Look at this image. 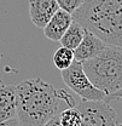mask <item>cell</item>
<instances>
[{
  "label": "cell",
  "mask_w": 122,
  "mask_h": 126,
  "mask_svg": "<svg viewBox=\"0 0 122 126\" xmlns=\"http://www.w3.org/2000/svg\"><path fill=\"white\" fill-rule=\"evenodd\" d=\"M71 22L73 15L62 9H58L54 12V15L51 17V19L47 22V24L42 28L44 34L51 41H59Z\"/></svg>",
  "instance_id": "8"
},
{
  "label": "cell",
  "mask_w": 122,
  "mask_h": 126,
  "mask_svg": "<svg viewBox=\"0 0 122 126\" xmlns=\"http://www.w3.org/2000/svg\"><path fill=\"white\" fill-rule=\"evenodd\" d=\"M44 126H62L61 123H59V118H58V114L56 116H53L51 120H48Z\"/></svg>",
  "instance_id": "16"
},
{
  "label": "cell",
  "mask_w": 122,
  "mask_h": 126,
  "mask_svg": "<svg viewBox=\"0 0 122 126\" xmlns=\"http://www.w3.org/2000/svg\"><path fill=\"white\" fill-rule=\"evenodd\" d=\"M73 19L107 45L122 47V0H83Z\"/></svg>",
  "instance_id": "2"
},
{
  "label": "cell",
  "mask_w": 122,
  "mask_h": 126,
  "mask_svg": "<svg viewBox=\"0 0 122 126\" xmlns=\"http://www.w3.org/2000/svg\"><path fill=\"white\" fill-rule=\"evenodd\" d=\"M74 60H75L74 51L65 46H61L59 48H57V51L53 55V63L59 70L68 68Z\"/></svg>",
  "instance_id": "12"
},
{
  "label": "cell",
  "mask_w": 122,
  "mask_h": 126,
  "mask_svg": "<svg viewBox=\"0 0 122 126\" xmlns=\"http://www.w3.org/2000/svg\"><path fill=\"white\" fill-rule=\"evenodd\" d=\"M59 9L69 12V14H74L77 9L81 6V4L83 2V0H56Z\"/></svg>",
  "instance_id": "13"
},
{
  "label": "cell",
  "mask_w": 122,
  "mask_h": 126,
  "mask_svg": "<svg viewBox=\"0 0 122 126\" xmlns=\"http://www.w3.org/2000/svg\"><path fill=\"white\" fill-rule=\"evenodd\" d=\"M105 46H107V44L102 39H99L92 32L86 29L81 43L74 50V58L76 61L83 62L86 60L95 57Z\"/></svg>",
  "instance_id": "7"
},
{
  "label": "cell",
  "mask_w": 122,
  "mask_h": 126,
  "mask_svg": "<svg viewBox=\"0 0 122 126\" xmlns=\"http://www.w3.org/2000/svg\"><path fill=\"white\" fill-rule=\"evenodd\" d=\"M17 89V119L21 126H44L59 113L62 102L75 107L76 99L65 90H58L41 78L27 79Z\"/></svg>",
  "instance_id": "1"
},
{
  "label": "cell",
  "mask_w": 122,
  "mask_h": 126,
  "mask_svg": "<svg viewBox=\"0 0 122 126\" xmlns=\"http://www.w3.org/2000/svg\"><path fill=\"white\" fill-rule=\"evenodd\" d=\"M91 82L110 94L122 87V47L107 45L95 57L82 62Z\"/></svg>",
  "instance_id": "3"
},
{
  "label": "cell",
  "mask_w": 122,
  "mask_h": 126,
  "mask_svg": "<svg viewBox=\"0 0 122 126\" xmlns=\"http://www.w3.org/2000/svg\"><path fill=\"white\" fill-rule=\"evenodd\" d=\"M17 116V89L15 85H0V123Z\"/></svg>",
  "instance_id": "9"
},
{
  "label": "cell",
  "mask_w": 122,
  "mask_h": 126,
  "mask_svg": "<svg viewBox=\"0 0 122 126\" xmlns=\"http://www.w3.org/2000/svg\"><path fill=\"white\" fill-rule=\"evenodd\" d=\"M61 75L64 84L83 99L103 101L107 97V94L103 91L97 89L91 82V80L83 70L82 62L80 61L74 60L68 68L61 70Z\"/></svg>",
  "instance_id": "4"
},
{
  "label": "cell",
  "mask_w": 122,
  "mask_h": 126,
  "mask_svg": "<svg viewBox=\"0 0 122 126\" xmlns=\"http://www.w3.org/2000/svg\"><path fill=\"white\" fill-rule=\"evenodd\" d=\"M117 98L122 99V87L120 89V90H117L116 92H114V94H108L107 97L104 98V101H105V102H108V103H110L111 101H114V99H117ZM117 126H122V124H117Z\"/></svg>",
  "instance_id": "14"
},
{
  "label": "cell",
  "mask_w": 122,
  "mask_h": 126,
  "mask_svg": "<svg viewBox=\"0 0 122 126\" xmlns=\"http://www.w3.org/2000/svg\"><path fill=\"white\" fill-rule=\"evenodd\" d=\"M62 126H82L81 114L76 107H69L58 113Z\"/></svg>",
  "instance_id": "11"
},
{
  "label": "cell",
  "mask_w": 122,
  "mask_h": 126,
  "mask_svg": "<svg viewBox=\"0 0 122 126\" xmlns=\"http://www.w3.org/2000/svg\"><path fill=\"white\" fill-rule=\"evenodd\" d=\"M0 126H21L17 116L16 118H12V119H9V120H5V121H1L0 123Z\"/></svg>",
  "instance_id": "15"
},
{
  "label": "cell",
  "mask_w": 122,
  "mask_h": 126,
  "mask_svg": "<svg viewBox=\"0 0 122 126\" xmlns=\"http://www.w3.org/2000/svg\"><path fill=\"white\" fill-rule=\"evenodd\" d=\"M85 31L86 29L79 22L73 19V22L70 23L69 28L65 31V33L63 34V36L59 40L62 46H65L74 51L79 46V44L81 43V40L83 38V34H85Z\"/></svg>",
  "instance_id": "10"
},
{
  "label": "cell",
  "mask_w": 122,
  "mask_h": 126,
  "mask_svg": "<svg viewBox=\"0 0 122 126\" xmlns=\"http://www.w3.org/2000/svg\"><path fill=\"white\" fill-rule=\"evenodd\" d=\"M82 119V126H117V116L110 103L103 101L83 99L75 104Z\"/></svg>",
  "instance_id": "5"
},
{
  "label": "cell",
  "mask_w": 122,
  "mask_h": 126,
  "mask_svg": "<svg viewBox=\"0 0 122 126\" xmlns=\"http://www.w3.org/2000/svg\"><path fill=\"white\" fill-rule=\"evenodd\" d=\"M58 9L56 0H29V17L38 28H44Z\"/></svg>",
  "instance_id": "6"
}]
</instances>
